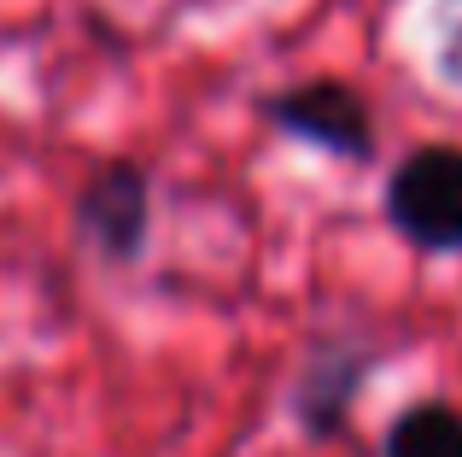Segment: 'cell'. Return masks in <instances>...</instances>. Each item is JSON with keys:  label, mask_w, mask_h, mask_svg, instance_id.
<instances>
[{"label": "cell", "mask_w": 462, "mask_h": 457, "mask_svg": "<svg viewBox=\"0 0 462 457\" xmlns=\"http://www.w3.org/2000/svg\"><path fill=\"white\" fill-rule=\"evenodd\" d=\"M386 228L421 258H457L462 252V147L457 141H421L386 171L381 188Z\"/></svg>", "instance_id": "6da1fadb"}, {"label": "cell", "mask_w": 462, "mask_h": 457, "mask_svg": "<svg viewBox=\"0 0 462 457\" xmlns=\"http://www.w3.org/2000/svg\"><path fill=\"white\" fill-rule=\"evenodd\" d=\"M258 117L282 141H299V147L328 153L339 164H374V153H381V129H374L369 94L346 77L282 82V89L258 94Z\"/></svg>", "instance_id": "7a4b0ae2"}, {"label": "cell", "mask_w": 462, "mask_h": 457, "mask_svg": "<svg viewBox=\"0 0 462 457\" xmlns=\"http://www.w3.org/2000/svg\"><path fill=\"white\" fill-rule=\"evenodd\" d=\"M381 358H386L381 340L346 329H328L305 346L293 381H287V416L310 446H328L351 428V411H357L369 376L381 369Z\"/></svg>", "instance_id": "3957f363"}, {"label": "cell", "mask_w": 462, "mask_h": 457, "mask_svg": "<svg viewBox=\"0 0 462 457\" xmlns=\"http://www.w3.org/2000/svg\"><path fill=\"white\" fill-rule=\"evenodd\" d=\"M77 240L106 270H135L152 247V171L141 159H106L82 176L70 200Z\"/></svg>", "instance_id": "277c9868"}, {"label": "cell", "mask_w": 462, "mask_h": 457, "mask_svg": "<svg viewBox=\"0 0 462 457\" xmlns=\"http://www.w3.org/2000/svg\"><path fill=\"white\" fill-rule=\"evenodd\" d=\"M381 457H462V405L416 399L386 423Z\"/></svg>", "instance_id": "5b68a950"}]
</instances>
